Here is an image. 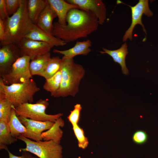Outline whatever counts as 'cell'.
I'll use <instances>...</instances> for the list:
<instances>
[{"mask_svg":"<svg viewBox=\"0 0 158 158\" xmlns=\"http://www.w3.org/2000/svg\"><path fill=\"white\" fill-rule=\"evenodd\" d=\"M66 22L65 25L57 22H54L51 31L53 36L66 43L86 37L97 30L99 25L97 18L92 13L77 8L68 12Z\"/></svg>","mask_w":158,"mask_h":158,"instance_id":"cell-1","label":"cell"},{"mask_svg":"<svg viewBox=\"0 0 158 158\" xmlns=\"http://www.w3.org/2000/svg\"><path fill=\"white\" fill-rule=\"evenodd\" d=\"M4 21L5 35L4 40L0 42V45L17 44L30 32L34 24L28 15L27 0H21L17 11Z\"/></svg>","mask_w":158,"mask_h":158,"instance_id":"cell-2","label":"cell"},{"mask_svg":"<svg viewBox=\"0 0 158 158\" xmlns=\"http://www.w3.org/2000/svg\"><path fill=\"white\" fill-rule=\"evenodd\" d=\"M60 71L61 81L54 97H74L79 91V84L85 71L80 64L75 63L73 59L62 58Z\"/></svg>","mask_w":158,"mask_h":158,"instance_id":"cell-3","label":"cell"},{"mask_svg":"<svg viewBox=\"0 0 158 158\" xmlns=\"http://www.w3.org/2000/svg\"><path fill=\"white\" fill-rule=\"evenodd\" d=\"M40 90L32 79L23 83L7 85L0 78V94L8 99L15 107L24 103H32L34 95Z\"/></svg>","mask_w":158,"mask_h":158,"instance_id":"cell-4","label":"cell"},{"mask_svg":"<svg viewBox=\"0 0 158 158\" xmlns=\"http://www.w3.org/2000/svg\"><path fill=\"white\" fill-rule=\"evenodd\" d=\"M18 139L26 144L25 148L20 149V152L27 151L39 158H62L63 148L60 143L53 140L36 141L21 135Z\"/></svg>","mask_w":158,"mask_h":158,"instance_id":"cell-5","label":"cell"},{"mask_svg":"<svg viewBox=\"0 0 158 158\" xmlns=\"http://www.w3.org/2000/svg\"><path fill=\"white\" fill-rule=\"evenodd\" d=\"M48 99H41L35 103H25L15 107L13 106L16 115L32 120L41 121H50L55 122L63 114H48L46 110L49 105Z\"/></svg>","mask_w":158,"mask_h":158,"instance_id":"cell-6","label":"cell"},{"mask_svg":"<svg viewBox=\"0 0 158 158\" xmlns=\"http://www.w3.org/2000/svg\"><path fill=\"white\" fill-rule=\"evenodd\" d=\"M31 60L27 56H21L12 65L6 74L0 77L6 85L22 83L32 78L29 68Z\"/></svg>","mask_w":158,"mask_h":158,"instance_id":"cell-7","label":"cell"},{"mask_svg":"<svg viewBox=\"0 0 158 158\" xmlns=\"http://www.w3.org/2000/svg\"><path fill=\"white\" fill-rule=\"evenodd\" d=\"M148 0H139L138 3L134 6L128 5L131 10L132 21L129 28L126 31L123 36V41H126L128 39L132 40V34L134 28L138 24L140 25L144 32L146 34L144 26L142 22V15L144 14L148 16H152L153 13L150 9Z\"/></svg>","mask_w":158,"mask_h":158,"instance_id":"cell-8","label":"cell"},{"mask_svg":"<svg viewBox=\"0 0 158 158\" xmlns=\"http://www.w3.org/2000/svg\"><path fill=\"white\" fill-rule=\"evenodd\" d=\"M18 117L26 128V133L22 135L36 141H42V133L50 129L54 123L50 121L44 122L33 120L21 116Z\"/></svg>","mask_w":158,"mask_h":158,"instance_id":"cell-9","label":"cell"},{"mask_svg":"<svg viewBox=\"0 0 158 158\" xmlns=\"http://www.w3.org/2000/svg\"><path fill=\"white\" fill-rule=\"evenodd\" d=\"M17 45L20 50L21 56H28L31 60L38 55L50 52L53 47L47 43L26 38Z\"/></svg>","mask_w":158,"mask_h":158,"instance_id":"cell-10","label":"cell"},{"mask_svg":"<svg viewBox=\"0 0 158 158\" xmlns=\"http://www.w3.org/2000/svg\"><path fill=\"white\" fill-rule=\"evenodd\" d=\"M21 55L17 44H8L0 49V77L6 74Z\"/></svg>","mask_w":158,"mask_h":158,"instance_id":"cell-11","label":"cell"},{"mask_svg":"<svg viewBox=\"0 0 158 158\" xmlns=\"http://www.w3.org/2000/svg\"><path fill=\"white\" fill-rule=\"evenodd\" d=\"M68 2L77 5L79 9L92 13L97 18L99 25H102L106 18V8L101 0H66Z\"/></svg>","mask_w":158,"mask_h":158,"instance_id":"cell-12","label":"cell"},{"mask_svg":"<svg viewBox=\"0 0 158 158\" xmlns=\"http://www.w3.org/2000/svg\"><path fill=\"white\" fill-rule=\"evenodd\" d=\"M25 38L47 43L52 47L63 46L67 43L54 36L52 34L45 32L36 25L34 24L30 32Z\"/></svg>","mask_w":158,"mask_h":158,"instance_id":"cell-13","label":"cell"},{"mask_svg":"<svg viewBox=\"0 0 158 158\" xmlns=\"http://www.w3.org/2000/svg\"><path fill=\"white\" fill-rule=\"evenodd\" d=\"M50 6L58 18L57 22L60 24H66V18L68 12L73 8H79L77 5L63 0H47Z\"/></svg>","mask_w":158,"mask_h":158,"instance_id":"cell-14","label":"cell"},{"mask_svg":"<svg viewBox=\"0 0 158 158\" xmlns=\"http://www.w3.org/2000/svg\"><path fill=\"white\" fill-rule=\"evenodd\" d=\"M91 41L89 39L81 42L77 41L74 46L70 49L64 50L54 49L53 51L63 55V58L73 59L78 55H87L91 51Z\"/></svg>","mask_w":158,"mask_h":158,"instance_id":"cell-15","label":"cell"},{"mask_svg":"<svg viewBox=\"0 0 158 158\" xmlns=\"http://www.w3.org/2000/svg\"><path fill=\"white\" fill-rule=\"evenodd\" d=\"M127 47L126 43H125L118 49L111 50L102 48L103 51H99L102 54H108L112 58L114 62L119 64L121 67L122 73L125 75L129 74V71L125 62L126 56L128 53Z\"/></svg>","mask_w":158,"mask_h":158,"instance_id":"cell-16","label":"cell"},{"mask_svg":"<svg viewBox=\"0 0 158 158\" xmlns=\"http://www.w3.org/2000/svg\"><path fill=\"white\" fill-rule=\"evenodd\" d=\"M56 17V13L48 3L35 24L46 32L52 34L53 21Z\"/></svg>","mask_w":158,"mask_h":158,"instance_id":"cell-17","label":"cell"},{"mask_svg":"<svg viewBox=\"0 0 158 158\" xmlns=\"http://www.w3.org/2000/svg\"><path fill=\"white\" fill-rule=\"evenodd\" d=\"M65 125L64 121L61 117L57 119L51 127L43 132L41 135L44 141L52 140L60 143L63 135V131L60 127Z\"/></svg>","mask_w":158,"mask_h":158,"instance_id":"cell-18","label":"cell"},{"mask_svg":"<svg viewBox=\"0 0 158 158\" xmlns=\"http://www.w3.org/2000/svg\"><path fill=\"white\" fill-rule=\"evenodd\" d=\"M51 57L50 52L38 55L30 61L29 68L31 75L41 76Z\"/></svg>","mask_w":158,"mask_h":158,"instance_id":"cell-19","label":"cell"},{"mask_svg":"<svg viewBox=\"0 0 158 158\" xmlns=\"http://www.w3.org/2000/svg\"><path fill=\"white\" fill-rule=\"evenodd\" d=\"M48 3L47 0H27V10L29 17L35 24L40 14Z\"/></svg>","mask_w":158,"mask_h":158,"instance_id":"cell-20","label":"cell"},{"mask_svg":"<svg viewBox=\"0 0 158 158\" xmlns=\"http://www.w3.org/2000/svg\"><path fill=\"white\" fill-rule=\"evenodd\" d=\"M17 139L12 136L8 123L0 121V150L7 151V146L15 142Z\"/></svg>","mask_w":158,"mask_h":158,"instance_id":"cell-21","label":"cell"},{"mask_svg":"<svg viewBox=\"0 0 158 158\" xmlns=\"http://www.w3.org/2000/svg\"><path fill=\"white\" fill-rule=\"evenodd\" d=\"M8 124L11 135L17 139L20 135H23L26 132V127L18 119L13 105L10 119Z\"/></svg>","mask_w":158,"mask_h":158,"instance_id":"cell-22","label":"cell"},{"mask_svg":"<svg viewBox=\"0 0 158 158\" xmlns=\"http://www.w3.org/2000/svg\"><path fill=\"white\" fill-rule=\"evenodd\" d=\"M61 61V59L58 56L51 57L43 69L40 76L45 79L52 77L59 71Z\"/></svg>","mask_w":158,"mask_h":158,"instance_id":"cell-23","label":"cell"},{"mask_svg":"<svg viewBox=\"0 0 158 158\" xmlns=\"http://www.w3.org/2000/svg\"><path fill=\"white\" fill-rule=\"evenodd\" d=\"M61 73L59 70L51 77L45 79L43 89L50 93L51 96H54L59 90L61 81Z\"/></svg>","mask_w":158,"mask_h":158,"instance_id":"cell-24","label":"cell"},{"mask_svg":"<svg viewBox=\"0 0 158 158\" xmlns=\"http://www.w3.org/2000/svg\"><path fill=\"white\" fill-rule=\"evenodd\" d=\"M12 106L11 102L0 94V121L8 123L11 115Z\"/></svg>","mask_w":158,"mask_h":158,"instance_id":"cell-25","label":"cell"},{"mask_svg":"<svg viewBox=\"0 0 158 158\" xmlns=\"http://www.w3.org/2000/svg\"><path fill=\"white\" fill-rule=\"evenodd\" d=\"M73 129L78 140V147L85 149L88 146L89 142L87 138L85 135L83 129L78 124L73 126Z\"/></svg>","mask_w":158,"mask_h":158,"instance_id":"cell-26","label":"cell"},{"mask_svg":"<svg viewBox=\"0 0 158 158\" xmlns=\"http://www.w3.org/2000/svg\"><path fill=\"white\" fill-rule=\"evenodd\" d=\"M82 109V107L80 104H76L74 106V109L71 111L70 114L67 117L68 120L72 126L78 124Z\"/></svg>","mask_w":158,"mask_h":158,"instance_id":"cell-27","label":"cell"},{"mask_svg":"<svg viewBox=\"0 0 158 158\" xmlns=\"http://www.w3.org/2000/svg\"><path fill=\"white\" fill-rule=\"evenodd\" d=\"M9 16L15 13L19 8L21 0H5Z\"/></svg>","mask_w":158,"mask_h":158,"instance_id":"cell-28","label":"cell"},{"mask_svg":"<svg viewBox=\"0 0 158 158\" xmlns=\"http://www.w3.org/2000/svg\"><path fill=\"white\" fill-rule=\"evenodd\" d=\"M147 138V135L145 132L142 130H138L134 134L133 139L135 143L142 144L146 141Z\"/></svg>","mask_w":158,"mask_h":158,"instance_id":"cell-29","label":"cell"},{"mask_svg":"<svg viewBox=\"0 0 158 158\" xmlns=\"http://www.w3.org/2000/svg\"><path fill=\"white\" fill-rule=\"evenodd\" d=\"M9 17L5 0H0V18L4 20Z\"/></svg>","mask_w":158,"mask_h":158,"instance_id":"cell-30","label":"cell"},{"mask_svg":"<svg viewBox=\"0 0 158 158\" xmlns=\"http://www.w3.org/2000/svg\"><path fill=\"white\" fill-rule=\"evenodd\" d=\"M7 151L8 154V158H37L33 156L29 152L27 151H23L21 156H17L12 154L8 149Z\"/></svg>","mask_w":158,"mask_h":158,"instance_id":"cell-31","label":"cell"},{"mask_svg":"<svg viewBox=\"0 0 158 158\" xmlns=\"http://www.w3.org/2000/svg\"><path fill=\"white\" fill-rule=\"evenodd\" d=\"M5 32V27L4 21L0 18V42L4 39Z\"/></svg>","mask_w":158,"mask_h":158,"instance_id":"cell-32","label":"cell"}]
</instances>
